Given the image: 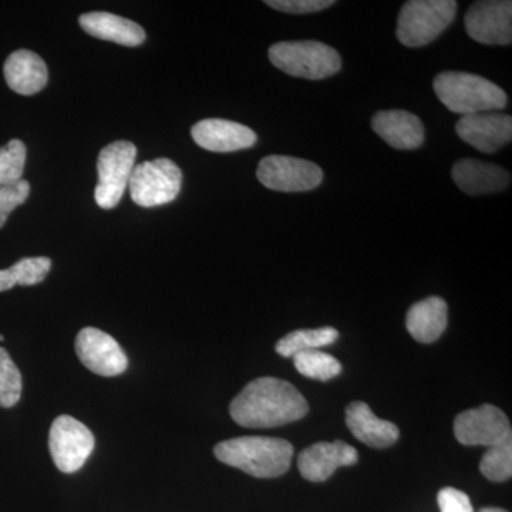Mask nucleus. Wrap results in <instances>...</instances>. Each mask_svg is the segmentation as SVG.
Segmentation results:
<instances>
[{"label":"nucleus","mask_w":512,"mask_h":512,"mask_svg":"<svg viewBox=\"0 0 512 512\" xmlns=\"http://www.w3.org/2000/svg\"><path fill=\"white\" fill-rule=\"evenodd\" d=\"M309 404L293 384L259 377L244 387L229 406L232 420L247 429H272L303 419Z\"/></svg>","instance_id":"1"},{"label":"nucleus","mask_w":512,"mask_h":512,"mask_svg":"<svg viewBox=\"0 0 512 512\" xmlns=\"http://www.w3.org/2000/svg\"><path fill=\"white\" fill-rule=\"evenodd\" d=\"M215 457L227 466L238 468L256 478L284 476L291 467L293 446L275 437L247 436L221 441Z\"/></svg>","instance_id":"2"},{"label":"nucleus","mask_w":512,"mask_h":512,"mask_svg":"<svg viewBox=\"0 0 512 512\" xmlns=\"http://www.w3.org/2000/svg\"><path fill=\"white\" fill-rule=\"evenodd\" d=\"M433 87L441 103L461 117L503 110L508 103L501 87L477 74L443 72L434 79Z\"/></svg>","instance_id":"3"},{"label":"nucleus","mask_w":512,"mask_h":512,"mask_svg":"<svg viewBox=\"0 0 512 512\" xmlns=\"http://www.w3.org/2000/svg\"><path fill=\"white\" fill-rule=\"evenodd\" d=\"M268 56L276 69L301 79H326L335 76L342 67L339 53L316 40L276 43L269 49Z\"/></svg>","instance_id":"4"},{"label":"nucleus","mask_w":512,"mask_h":512,"mask_svg":"<svg viewBox=\"0 0 512 512\" xmlns=\"http://www.w3.org/2000/svg\"><path fill=\"white\" fill-rule=\"evenodd\" d=\"M457 13L454 0H412L404 3L397 19L396 36L402 45L421 47L436 40Z\"/></svg>","instance_id":"5"},{"label":"nucleus","mask_w":512,"mask_h":512,"mask_svg":"<svg viewBox=\"0 0 512 512\" xmlns=\"http://www.w3.org/2000/svg\"><path fill=\"white\" fill-rule=\"evenodd\" d=\"M183 185V173L168 158H157L136 165L128 181L131 200L143 208L170 204L178 197Z\"/></svg>","instance_id":"6"},{"label":"nucleus","mask_w":512,"mask_h":512,"mask_svg":"<svg viewBox=\"0 0 512 512\" xmlns=\"http://www.w3.org/2000/svg\"><path fill=\"white\" fill-rule=\"evenodd\" d=\"M137 147L130 141H114L103 148L97 160V181L94 200L103 210L119 205L136 167Z\"/></svg>","instance_id":"7"},{"label":"nucleus","mask_w":512,"mask_h":512,"mask_svg":"<svg viewBox=\"0 0 512 512\" xmlns=\"http://www.w3.org/2000/svg\"><path fill=\"white\" fill-rule=\"evenodd\" d=\"M94 446L96 440L92 431L79 420L63 414L53 421L49 433L50 456L62 473L79 471L93 453Z\"/></svg>","instance_id":"8"},{"label":"nucleus","mask_w":512,"mask_h":512,"mask_svg":"<svg viewBox=\"0 0 512 512\" xmlns=\"http://www.w3.org/2000/svg\"><path fill=\"white\" fill-rule=\"evenodd\" d=\"M256 177L272 191L303 192L322 184L323 171L318 164L302 158L268 156L259 163Z\"/></svg>","instance_id":"9"},{"label":"nucleus","mask_w":512,"mask_h":512,"mask_svg":"<svg viewBox=\"0 0 512 512\" xmlns=\"http://www.w3.org/2000/svg\"><path fill=\"white\" fill-rule=\"evenodd\" d=\"M454 434L464 446L495 447L511 441L510 420L503 410L493 404L458 414L454 421Z\"/></svg>","instance_id":"10"},{"label":"nucleus","mask_w":512,"mask_h":512,"mask_svg":"<svg viewBox=\"0 0 512 512\" xmlns=\"http://www.w3.org/2000/svg\"><path fill=\"white\" fill-rule=\"evenodd\" d=\"M464 25L468 36L483 45H511L512 3L510 0H485L468 9Z\"/></svg>","instance_id":"11"},{"label":"nucleus","mask_w":512,"mask_h":512,"mask_svg":"<svg viewBox=\"0 0 512 512\" xmlns=\"http://www.w3.org/2000/svg\"><path fill=\"white\" fill-rule=\"evenodd\" d=\"M80 362L96 375L113 377L126 372L128 359L119 342L96 328L80 330L76 338Z\"/></svg>","instance_id":"12"},{"label":"nucleus","mask_w":512,"mask_h":512,"mask_svg":"<svg viewBox=\"0 0 512 512\" xmlns=\"http://www.w3.org/2000/svg\"><path fill=\"white\" fill-rule=\"evenodd\" d=\"M457 136L481 153H495L511 143L512 119L507 114L478 113L458 120Z\"/></svg>","instance_id":"13"},{"label":"nucleus","mask_w":512,"mask_h":512,"mask_svg":"<svg viewBox=\"0 0 512 512\" xmlns=\"http://www.w3.org/2000/svg\"><path fill=\"white\" fill-rule=\"evenodd\" d=\"M359 454L355 447L342 440L320 441L305 448L298 457L302 477L312 483H323L340 467L355 466Z\"/></svg>","instance_id":"14"},{"label":"nucleus","mask_w":512,"mask_h":512,"mask_svg":"<svg viewBox=\"0 0 512 512\" xmlns=\"http://www.w3.org/2000/svg\"><path fill=\"white\" fill-rule=\"evenodd\" d=\"M197 146L212 153H234L255 146L256 134L244 124L231 120L205 119L191 130Z\"/></svg>","instance_id":"15"},{"label":"nucleus","mask_w":512,"mask_h":512,"mask_svg":"<svg viewBox=\"0 0 512 512\" xmlns=\"http://www.w3.org/2000/svg\"><path fill=\"white\" fill-rule=\"evenodd\" d=\"M372 127L396 150H416L424 143V126L419 117L404 110H384L375 114Z\"/></svg>","instance_id":"16"},{"label":"nucleus","mask_w":512,"mask_h":512,"mask_svg":"<svg viewBox=\"0 0 512 512\" xmlns=\"http://www.w3.org/2000/svg\"><path fill=\"white\" fill-rule=\"evenodd\" d=\"M454 183L468 195L494 194L504 191L511 183L510 173L500 165L464 158L454 164Z\"/></svg>","instance_id":"17"},{"label":"nucleus","mask_w":512,"mask_h":512,"mask_svg":"<svg viewBox=\"0 0 512 512\" xmlns=\"http://www.w3.org/2000/svg\"><path fill=\"white\" fill-rule=\"evenodd\" d=\"M346 424L357 440L373 448L392 447L400 437L399 427L377 417L365 402H353L346 407Z\"/></svg>","instance_id":"18"},{"label":"nucleus","mask_w":512,"mask_h":512,"mask_svg":"<svg viewBox=\"0 0 512 512\" xmlns=\"http://www.w3.org/2000/svg\"><path fill=\"white\" fill-rule=\"evenodd\" d=\"M3 74L10 89L22 96L39 93L49 80L45 60L26 49L16 50L6 59Z\"/></svg>","instance_id":"19"},{"label":"nucleus","mask_w":512,"mask_h":512,"mask_svg":"<svg viewBox=\"0 0 512 512\" xmlns=\"http://www.w3.org/2000/svg\"><path fill=\"white\" fill-rule=\"evenodd\" d=\"M84 32L97 39L114 42L121 46H140L146 40V32L133 20L107 12L84 13L79 19Z\"/></svg>","instance_id":"20"},{"label":"nucleus","mask_w":512,"mask_h":512,"mask_svg":"<svg viewBox=\"0 0 512 512\" xmlns=\"http://www.w3.org/2000/svg\"><path fill=\"white\" fill-rule=\"evenodd\" d=\"M447 323V303L439 296L414 303L407 312L406 328L412 338L420 343L436 342L446 330Z\"/></svg>","instance_id":"21"},{"label":"nucleus","mask_w":512,"mask_h":512,"mask_svg":"<svg viewBox=\"0 0 512 512\" xmlns=\"http://www.w3.org/2000/svg\"><path fill=\"white\" fill-rule=\"evenodd\" d=\"M339 338L335 328L325 326L319 329L295 330L276 343V353L282 357H293L298 353L326 348L333 345Z\"/></svg>","instance_id":"22"},{"label":"nucleus","mask_w":512,"mask_h":512,"mask_svg":"<svg viewBox=\"0 0 512 512\" xmlns=\"http://www.w3.org/2000/svg\"><path fill=\"white\" fill-rule=\"evenodd\" d=\"M52 268V261L46 256L23 258L8 269H0V292L20 286H33L45 281Z\"/></svg>","instance_id":"23"},{"label":"nucleus","mask_w":512,"mask_h":512,"mask_svg":"<svg viewBox=\"0 0 512 512\" xmlns=\"http://www.w3.org/2000/svg\"><path fill=\"white\" fill-rule=\"evenodd\" d=\"M292 359L293 365L302 376L319 380V382L335 379L342 372L339 360L320 349L298 353Z\"/></svg>","instance_id":"24"},{"label":"nucleus","mask_w":512,"mask_h":512,"mask_svg":"<svg viewBox=\"0 0 512 512\" xmlns=\"http://www.w3.org/2000/svg\"><path fill=\"white\" fill-rule=\"evenodd\" d=\"M26 146L20 140H12L0 148V187H8L23 180L26 165Z\"/></svg>","instance_id":"25"},{"label":"nucleus","mask_w":512,"mask_h":512,"mask_svg":"<svg viewBox=\"0 0 512 512\" xmlns=\"http://www.w3.org/2000/svg\"><path fill=\"white\" fill-rule=\"evenodd\" d=\"M481 473L490 481L503 483L510 480L512 476V441L490 447L480 463Z\"/></svg>","instance_id":"26"},{"label":"nucleus","mask_w":512,"mask_h":512,"mask_svg":"<svg viewBox=\"0 0 512 512\" xmlns=\"http://www.w3.org/2000/svg\"><path fill=\"white\" fill-rule=\"evenodd\" d=\"M22 375L5 349L0 348V407L15 406L22 396Z\"/></svg>","instance_id":"27"},{"label":"nucleus","mask_w":512,"mask_h":512,"mask_svg":"<svg viewBox=\"0 0 512 512\" xmlns=\"http://www.w3.org/2000/svg\"><path fill=\"white\" fill-rule=\"evenodd\" d=\"M30 194V184L26 180L0 187V228L5 227L8 217L19 205L25 204Z\"/></svg>","instance_id":"28"},{"label":"nucleus","mask_w":512,"mask_h":512,"mask_svg":"<svg viewBox=\"0 0 512 512\" xmlns=\"http://www.w3.org/2000/svg\"><path fill=\"white\" fill-rule=\"evenodd\" d=\"M265 3L272 9L292 15H308L335 5L333 0H266Z\"/></svg>","instance_id":"29"},{"label":"nucleus","mask_w":512,"mask_h":512,"mask_svg":"<svg viewBox=\"0 0 512 512\" xmlns=\"http://www.w3.org/2000/svg\"><path fill=\"white\" fill-rule=\"evenodd\" d=\"M441 512H474L470 498L457 488L446 487L437 495Z\"/></svg>","instance_id":"30"},{"label":"nucleus","mask_w":512,"mask_h":512,"mask_svg":"<svg viewBox=\"0 0 512 512\" xmlns=\"http://www.w3.org/2000/svg\"><path fill=\"white\" fill-rule=\"evenodd\" d=\"M480 512H508V511L503 510V508L488 507V508H483V510H481Z\"/></svg>","instance_id":"31"},{"label":"nucleus","mask_w":512,"mask_h":512,"mask_svg":"<svg viewBox=\"0 0 512 512\" xmlns=\"http://www.w3.org/2000/svg\"><path fill=\"white\" fill-rule=\"evenodd\" d=\"M3 340H5V338H3V335H0V342H3Z\"/></svg>","instance_id":"32"}]
</instances>
